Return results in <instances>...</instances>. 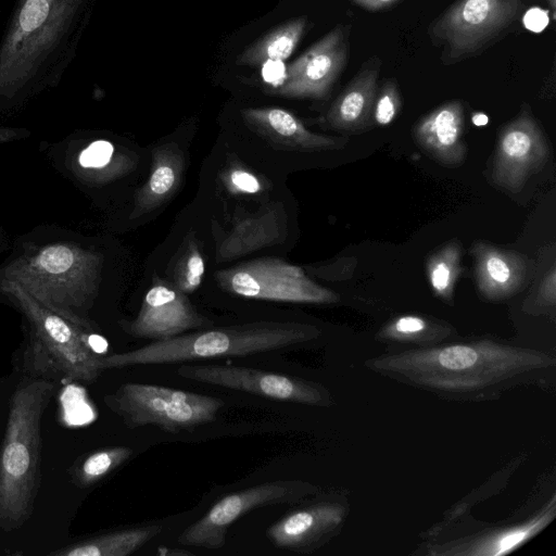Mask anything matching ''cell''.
I'll use <instances>...</instances> for the list:
<instances>
[{
	"label": "cell",
	"mask_w": 556,
	"mask_h": 556,
	"mask_svg": "<svg viewBox=\"0 0 556 556\" xmlns=\"http://www.w3.org/2000/svg\"><path fill=\"white\" fill-rule=\"evenodd\" d=\"M351 25H337L287 68L273 94L295 99H325L349 60Z\"/></svg>",
	"instance_id": "cell-14"
},
{
	"label": "cell",
	"mask_w": 556,
	"mask_h": 556,
	"mask_svg": "<svg viewBox=\"0 0 556 556\" xmlns=\"http://www.w3.org/2000/svg\"><path fill=\"white\" fill-rule=\"evenodd\" d=\"M462 273V244L458 240L448 241L426 262V275L433 294L450 305Z\"/></svg>",
	"instance_id": "cell-26"
},
{
	"label": "cell",
	"mask_w": 556,
	"mask_h": 556,
	"mask_svg": "<svg viewBox=\"0 0 556 556\" xmlns=\"http://www.w3.org/2000/svg\"><path fill=\"white\" fill-rule=\"evenodd\" d=\"M371 372L460 403L492 402L520 387L554 391L556 357L491 338L400 349L365 361Z\"/></svg>",
	"instance_id": "cell-1"
},
{
	"label": "cell",
	"mask_w": 556,
	"mask_h": 556,
	"mask_svg": "<svg viewBox=\"0 0 556 556\" xmlns=\"http://www.w3.org/2000/svg\"><path fill=\"white\" fill-rule=\"evenodd\" d=\"M307 27L306 15L279 24L247 47L237 58V64L256 66L288 59L300 43Z\"/></svg>",
	"instance_id": "cell-23"
},
{
	"label": "cell",
	"mask_w": 556,
	"mask_h": 556,
	"mask_svg": "<svg viewBox=\"0 0 556 556\" xmlns=\"http://www.w3.org/2000/svg\"><path fill=\"white\" fill-rule=\"evenodd\" d=\"M528 506V505H527ZM522 513H515L504 521L447 525L426 532L417 554L435 556H501L513 553L543 531L556 516V495Z\"/></svg>",
	"instance_id": "cell-7"
},
{
	"label": "cell",
	"mask_w": 556,
	"mask_h": 556,
	"mask_svg": "<svg viewBox=\"0 0 556 556\" xmlns=\"http://www.w3.org/2000/svg\"><path fill=\"white\" fill-rule=\"evenodd\" d=\"M211 325L212 321L197 312L185 293L155 283L146 293L137 317L125 326V331L135 338L157 341Z\"/></svg>",
	"instance_id": "cell-16"
},
{
	"label": "cell",
	"mask_w": 556,
	"mask_h": 556,
	"mask_svg": "<svg viewBox=\"0 0 556 556\" xmlns=\"http://www.w3.org/2000/svg\"><path fill=\"white\" fill-rule=\"evenodd\" d=\"M402 98L394 79H387L378 87L371 112V126L390 125L399 115Z\"/></svg>",
	"instance_id": "cell-29"
},
{
	"label": "cell",
	"mask_w": 556,
	"mask_h": 556,
	"mask_svg": "<svg viewBox=\"0 0 556 556\" xmlns=\"http://www.w3.org/2000/svg\"><path fill=\"white\" fill-rule=\"evenodd\" d=\"M177 375L189 380L242 391L266 399L330 407L333 397L317 381L235 365H181Z\"/></svg>",
	"instance_id": "cell-12"
},
{
	"label": "cell",
	"mask_w": 556,
	"mask_h": 556,
	"mask_svg": "<svg viewBox=\"0 0 556 556\" xmlns=\"http://www.w3.org/2000/svg\"><path fill=\"white\" fill-rule=\"evenodd\" d=\"M525 0H456L429 26L443 64L477 56L504 38L520 17Z\"/></svg>",
	"instance_id": "cell-9"
},
{
	"label": "cell",
	"mask_w": 556,
	"mask_h": 556,
	"mask_svg": "<svg viewBox=\"0 0 556 556\" xmlns=\"http://www.w3.org/2000/svg\"><path fill=\"white\" fill-rule=\"evenodd\" d=\"M536 303L543 311L554 312L556 304V270L553 264L541 280L538 289Z\"/></svg>",
	"instance_id": "cell-31"
},
{
	"label": "cell",
	"mask_w": 556,
	"mask_h": 556,
	"mask_svg": "<svg viewBox=\"0 0 556 556\" xmlns=\"http://www.w3.org/2000/svg\"><path fill=\"white\" fill-rule=\"evenodd\" d=\"M1 241H2V238L0 237V251H1Z\"/></svg>",
	"instance_id": "cell-38"
},
{
	"label": "cell",
	"mask_w": 556,
	"mask_h": 556,
	"mask_svg": "<svg viewBox=\"0 0 556 556\" xmlns=\"http://www.w3.org/2000/svg\"><path fill=\"white\" fill-rule=\"evenodd\" d=\"M465 114L462 101H447L420 118L413 128L417 144L445 166L464 163L467 147L463 140Z\"/></svg>",
	"instance_id": "cell-18"
},
{
	"label": "cell",
	"mask_w": 556,
	"mask_h": 556,
	"mask_svg": "<svg viewBox=\"0 0 556 556\" xmlns=\"http://www.w3.org/2000/svg\"><path fill=\"white\" fill-rule=\"evenodd\" d=\"M25 132L26 131L24 129L0 127V143L25 136Z\"/></svg>",
	"instance_id": "cell-35"
},
{
	"label": "cell",
	"mask_w": 556,
	"mask_h": 556,
	"mask_svg": "<svg viewBox=\"0 0 556 556\" xmlns=\"http://www.w3.org/2000/svg\"><path fill=\"white\" fill-rule=\"evenodd\" d=\"M247 125L274 143L303 151L343 148L348 139L308 130L293 113L280 108H249L241 111Z\"/></svg>",
	"instance_id": "cell-20"
},
{
	"label": "cell",
	"mask_w": 556,
	"mask_h": 556,
	"mask_svg": "<svg viewBox=\"0 0 556 556\" xmlns=\"http://www.w3.org/2000/svg\"><path fill=\"white\" fill-rule=\"evenodd\" d=\"M103 255L68 236L29 237L0 269V279L18 283L46 307L93 329L87 314L99 291Z\"/></svg>",
	"instance_id": "cell-3"
},
{
	"label": "cell",
	"mask_w": 556,
	"mask_h": 556,
	"mask_svg": "<svg viewBox=\"0 0 556 556\" xmlns=\"http://www.w3.org/2000/svg\"><path fill=\"white\" fill-rule=\"evenodd\" d=\"M182 168L184 157L176 147L166 144L157 148L149 179L138 192L135 216L154 208L167 199L177 188Z\"/></svg>",
	"instance_id": "cell-24"
},
{
	"label": "cell",
	"mask_w": 556,
	"mask_h": 556,
	"mask_svg": "<svg viewBox=\"0 0 556 556\" xmlns=\"http://www.w3.org/2000/svg\"><path fill=\"white\" fill-rule=\"evenodd\" d=\"M113 154L114 147L110 141L97 140L81 150L77 162L83 168L100 169L110 163Z\"/></svg>",
	"instance_id": "cell-30"
},
{
	"label": "cell",
	"mask_w": 556,
	"mask_h": 556,
	"mask_svg": "<svg viewBox=\"0 0 556 556\" xmlns=\"http://www.w3.org/2000/svg\"><path fill=\"white\" fill-rule=\"evenodd\" d=\"M161 531L160 526L113 531L89 538L50 554L55 556H127L139 549Z\"/></svg>",
	"instance_id": "cell-25"
},
{
	"label": "cell",
	"mask_w": 556,
	"mask_h": 556,
	"mask_svg": "<svg viewBox=\"0 0 556 556\" xmlns=\"http://www.w3.org/2000/svg\"><path fill=\"white\" fill-rule=\"evenodd\" d=\"M471 121L476 126L481 127L489 123V117L482 112H476L472 114Z\"/></svg>",
	"instance_id": "cell-36"
},
{
	"label": "cell",
	"mask_w": 556,
	"mask_h": 556,
	"mask_svg": "<svg viewBox=\"0 0 556 556\" xmlns=\"http://www.w3.org/2000/svg\"><path fill=\"white\" fill-rule=\"evenodd\" d=\"M131 454L132 450L126 446L109 447L91 453L75 470L77 483L80 486L92 485L125 463Z\"/></svg>",
	"instance_id": "cell-27"
},
{
	"label": "cell",
	"mask_w": 556,
	"mask_h": 556,
	"mask_svg": "<svg viewBox=\"0 0 556 556\" xmlns=\"http://www.w3.org/2000/svg\"><path fill=\"white\" fill-rule=\"evenodd\" d=\"M471 253L477 288L489 301H502L515 295L532 274L531 262L515 251L479 241L473 243Z\"/></svg>",
	"instance_id": "cell-17"
},
{
	"label": "cell",
	"mask_w": 556,
	"mask_h": 556,
	"mask_svg": "<svg viewBox=\"0 0 556 556\" xmlns=\"http://www.w3.org/2000/svg\"><path fill=\"white\" fill-rule=\"evenodd\" d=\"M227 179L231 189L237 192L256 193L261 190L257 177L242 168L232 169Z\"/></svg>",
	"instance_id": "cell-32"
},
{
	"label": "cell",
	"mask_w": 556,
	"mask_h": 556,
	"mask_svg": "<svg viewBox=\"0 0 556 556\" xmlns=\"http://www.w3.org/2000/svg\"><path fill=\"white\" fill-rule=\"evenodd\" d=\"M455 333L454 327L445 321L418 314H405L386 323L375 339L381 343L403 346L401 349H413L445 343Z\"/></svg>",
	"instance_id": "cell-22"
},
{
	"label": "cell",
	"mask_w": 556,
	"mask_h": 556,
	"mask_svg": "<svg viewBox=\"0 0 556 556\" xmlns=\"http://www.w3.org/2000/svg\"><path fill=\"white\" fill-rule=\"evenodd\" d=\"M549 156L546 138L525 104L519 114L503 126L496 143L493 182L513 193H518L528 179L540 172Z\"/></svg>",
	"instance_id": "cell-15"
},
{
	"label": "cell",
	"mask_w": 556,
	"mask_h": 556,
	"mask_svg": "<svg viewBox=\"0 0 556 556\" xmlns=\"http://www.w3.org/2000/svg\"><path fill=\"white\" fill-rule=\"evenodd\" d=\"M216 279L223 290L249 299L307 304L339 301L337 293L314 282L300 266L279 258L244 262L217 271Z\"/></svg>",
	"instance_id": "cell-11"
},
{
	"label": "cell",
	"mask_w": 556,
	"mask_h": 556,
	"mask_svg": "<svg viewBox=\"0 0 556 556\" xmlns=\"http://www.w3.org/2000/svg\"><path fill=\"white\" fill-rule=\"evenodd\" d=\"M350 513L348 496L320 491L305 504L266 530L270 543L280 549L308 554L323 547L343 529Z\"/></svg>",
	"instance_id": "cell-13"
},
{
	"label": "cell",
	"mask_w": 556,
	"mask_h": 556,
	"mask_svg": "<svg viewBox=\"0 0 556 556\" xmlns=\"http://www.w3.org/2000/svg\"><path fill=\"white\" fill-rule=\"evenodd\" d=\"M0 292L27 319L33 361L43 375L67 381L92 382L101 371L92 348L93 329L81 327L46 307L18 283L0 279Z\"/></svg>",
	"instance_id": "cell-6"
},
{
	"label": "cell",
	"mask_w": 556,
	"mask_h": 556,
	"mask_svg": "<svg viewBox=\"0 0 556 556\" xmlns=\"http://www.w3.org/2000/svg\"><path fill=\"white\" fill-rule=\"evenodd\" d=\"M321 330L296 321H253L242 325L199 330L139 349L102 355L101 370L139 365H164L217 357H242L307 343L318 339Z\"/></svg>",
	"instance_id": "cell-4"
},
{
	"label": "cell",
	"mask_w": 556,
	"mask_h": 556,
	"mask_svg": "<svg viewBox=\"0 0 556 556\" xmlns=\"http://www.w3.org/2000/svg\"><path fill=\"white\" fill-rule=\"evenodd\" d=\"M381 60L371 56L334 99L325 114V124L336 130L356 132L371 126V112Z\"/></svg>",
	"instance_id": "cell-19"
},
{
	"label": "cell",
	"mask_w": 556,
	"mask_h": 556,
	"mask_svg": "<svg viewBox=\"0 0 556 556\" xmlns=\"http://www.w3.org/2000/svg\"><path fill=\"white\" fill-rule=\"evenodd\" d=\"M204 271L203 256L195 242L189 240L186 251L175 267V288L185 294L195 291L202 282Z\"/></svg>",
	"instance_id": "cell-28"
},
{
	"label": "cell",
	"mask_w": 556,
	"mask_h": 556,
	"mask_svg": "<svg viewBox=\"0 0 556 556\" xmlns=\"http://www.w3.org/2000/svg\"><path fill=\"white\" fill-rule=\"evenodd\" d=\"M104 402L128 428L155 426L170 433L215 420L224 406L214 396L138 382L119 386Z\"/></svg>",
	"instance_id": "cell-8"
},
{
	"label": "cell",
	"mask_w": 556,
	"mask_h": 556,
	"mask_svg": "<svg viewBox=\"0 0 556 556\" xmlns=\"http://www.w3.org/2000/svg\"><path fill=\"white\" fill-rule=\"evenodd\" d=\"M549 23V13L539 7L528 9L522 15L523 26L533 31L541 33Z\"/></svg>",
	"instance_id": "cell-33"
},
{
	"label": "cell",
	"mask_w": 556,
	"mask_h": 556,
	"mask_svg": "<svg viewBox=\"0 0 556 556\" xmlns=\"http://www.w3.org/2000/svg\"><path fill=\"white\" fill-rule=\"evenodd\" d=\"M54 383L23 381L14 391L0 450V527L20 528L30 516L39 480L40 420Z\"/></svg>",
	"instance_id": "cell-5"
},
{
	"label": "cell",
	"mask_w": 556,
	"mask_h": 556,
	"mask_svg": "<svg viewBox=\"0 0 556 556\" xmlns=\"http://www.w3.org/2000/svg\"><path fill=\"white\" fill-rule=\"evenodd\" d=\"M94 0H16L0 41V111L55 87L76 55Z\"/></svg>",
	"instance_id": "cell-2"
},
{
	"label": "cell",
	"mask_w": 556,
	"mask_h": 556,
	"mask_svg": "<svg viewBox=\"0 0 556 556\" xmlns=\"http://www.w3.org/2000/svg\"><path fill=\"white\" fill-rule=\"evenodd\" d=\"M319 491L318 485L303 480H277L243 489L216 502L177 541L185 546L218 549L225 545L230 526L247 513L264 506L299 504Z\"/></svg>",
	"instance_id": "cell-10"
},
{
	"label": "cell",
	"mask_w": 556,
	"mask_h": 556,
	"mask_svg": "<svg viewBox=\"0 0 556 556\" xmlns=\"http://www.w3.org/2000/svg\"><path fill=\"white\" fill-rule=\"evenodd\" d=\"M281 213L269 208L260 215L238 219L220 241L216 252L218 262L235 260L281 240Z\"/></svg>",
	"instance_id": "cell-21"
},
{
	"label": "cell",
	"mask_w": 556,
	"mask_h": 556,
	"mask_svg": "<svg viewBox=\"0 0 556 556\" xmlns=\"http://www.w3.org/2000/svg\"><path fill=\"white\" fill-rule=\"evenodd\" d=\"M546 1L549 5L551 12H552V18L555 20L556 0H546Z\"/></svg>",
	"instance_id": "cell-37"
},
{
	"label": "cell",
	"mask_w": 556,
	"mask_h": 556,
	"mask_svg": "<svg viewBox=\"0 0 556 556\" xmlns=\"http://www.w3.org/2000/svg\"><path fill=\"white\" fill-rule=\"evenodd\" d=\"M350 1L364 10L376 12V11L386 10V9L394 5L395 3H397L401 0H350Z\"/></svg>",
	"instance_id": "cell-34"
}]
</instances>
